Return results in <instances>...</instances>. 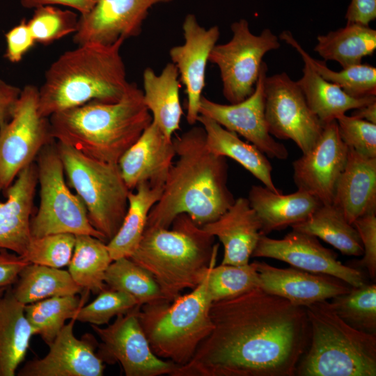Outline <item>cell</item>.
<instances>
[{"label": "cell", "instance_id": "6da1fadb", "mask_svg": "<svg viewBox=\"0 0 376 376\" xmlns=\"http://www.w3.org/2000/svg\"><path fill=\"white\" fill-rule=\"evenodd\" d=\"M213 328L171 376H293L306 351L304 307L260 288L212 303Z\"/></svg>", "mask_w": 376, "mask_h": 376}, {"label": "cell", "instance_id": "7a4b0ae2", "mask_svg": "<svg viewBox=\"0 0 376 376\" xmlns=\"http://www.w3.org/2000/svg\"><path fill=\"white\" fill-rule=\"evenodd\" d=\"M172 140L178 160L170 169L146 227L169 228L181 214L189 215L201 227L218 219L235 200L228 187L226 158L207 148L201 125L194 126Z\"/></svg>", "mask_w": 376, "mask_h": 376}, {"label": "cell", "instance_id": "3957f363", "mask_svg": "<svg viewBox=\"0 0 376 376\" xmlns=\"http://www.w3.org/2000/svg\"><path fill=\"white\" fill-rule=\"evenodd\" d=\"M49 119L55 141L95 159L116 164L152 120L143 91L135 83L129 84L116 102L91 101Z\"/></svg>", "mask_w": 376, "mask_h": 376}, {"label": "cell", "instance_id": "277c9868", "mask_svg": "<svg viewBox=\"0 0 376 376\" xmlns=\"http://www.w3.org/2000/svg\"><path fill=\"white\" fill-rule=\"evenodd\" d=\"M124 40L86 42L63 53L47 70L38 88L40 113L49 118L91 101L120 100L130 84L120 53Z\"/></svg>", "mask_w": 376, "mask_h": 376}, {"label": "cell", "instance_id": "5b68a950", "mask_svg": "<svg viewBox=\"0 0 376 376\" xmlns=\"http://www.w3.org/2000/svg\"><path fill=\"white\" fill-rule=\"evenodd\" d=\"M171 227H146L130 257L153 276L168 302L203 280L219 247L215 237L186 214L178 215Z\"/></svg>", "mask_w": 376, "mask_h": 376}, {"label": "cell", "instance_id": "8992f818", "mask_svg": "<svg viewBox=\"0 0 376 376\" xmlns=\"http://www.w3.org/2000/svg\"><path fill=\"white\" fill-rule=\"evenodd\" d=\"M304 308L310 327L309 347L295 375H376V334L350 327L335 313L327 300Z\"/></svg>", "mask_w": 376, "mask_h": 376}, {"label": "cell", "instance_id": "52a82bcc", "mask_svg": "<svg viewBox=\"0 0 376 376\" xmlns=\"http://www.w3.org/2000/svg\"><path fill=\"white\" fill-rule=\"evenodd\" d=\"M212 303L206 273L190 292L173 301L141 306L139 322L153 353L178 366L187 363L213 328Z\"/></svg>", "mask_w": 376, "mask_h": 376}, {"label": "cell", "instance_id": "ba28073f", "mask_svg": "<svg viewBox=\"0 0 376 376\" xmlns=\"http://www.w3.org/2000/svg\"><path fill=\"white\" fill-rule=\"evenodd\" d=\"M56 144L68 186L83 202L91 224L108 243L121 226L130 191L118 164L95 159L56 141Z\"/></svg>", "mask_w": 376, "mask_h": 376}, {"label": "cell", "instance_id": "9c48e42d", "mask_svg": "<svg viewBox=\"0 0 376 376\" xmlns=\"http://www.w3.org/2000/svg\"><path fill=\"white\" fill-rule=\"evenodd\" d=\"M36 164L40 187V203L30 221L31 237L49 234L88 235L107 243L91 224L86 209L77 194L69 189L56 141L45 146Z\"/></svg>", "mask_w": 376, "mask_h": 376}, {"label": "cell", "instance_id": "30bf717a", "mask_svg": "<svg viewBox=\"0 0 376 376\" xmlns=\"http://www.w3.org/2000/svg\"><path fill=\"white\" fill-rule=\"evenodd\" d=\"M49 118L39 112V89L21 90L11 118L0 124V191L3 193L40 150L54 142Z\"/></svg>", "mask_w": 376, "mask_h": 376}, {"label": "cell", "instance_id": "8fae6325", "mask_svg": "<svg viewBox=\"0 0 376 376\" xmlns=\"http://www.w3.org/2000/svg\"><path fill=\"white\" fill-rule=\"evenodd\" d=\"M230 29L231 39L214 45L209 62L219 70L224 97L235 104L253 93L264 56L279 49L281 43L269 29H265L259 35L253 34L245 19L233 22Z\"/></svg>", "mask_w": 376, "mask_h": 376}, {"label": "cell", "instance_id": "7c38bea8", "mask_svg": "<svg viewBox=\"0 0 376 376\" xmlns=\"http://www.w3.org/2000/svg\"><path fill=\"white\" fill-rule=\"evenodd\" d=\"M265 115L272 136L293 141L302 154L308 152L320 139L322 123L310 109L298 86L285 72L265 79Z\"/></svg>", "mask_w": 376, "mask_h": 376}, {"label": "cell", "instance_id": "4fadbf2b", "mask_svg": "<svg viewBox=\"0 0 376 376\" xmlns=\"http://www.w3.org/2000/svg\"><path fill=\"white\" fill-rule=\"evenodd\" d=\"M140 308L116 316L105 328L91 324L100 339L97 354L104 363H119L126 376H171L178 366L153 353L139 322Z\"/></svg>", "mask_w": 376, "mask_h": 376}, {"label": "cell", "instance_id": "5bb4252c", "mask_svg": "<svg viewBox=\"0 0 376 376\" xmlns=\"http://www.w3.org/2000/svg\"><path fill=\"white\" fill-rule=\"evenodd\" d=\"M267 65L263 61L253 93L235 104H223L201 96L199 115L210 118L226 130L245 138L265 155L286 159L288 151L270 134L265 115V79Z\"/></svg>", "mask_w": 376, "mask_h": 376}, {"label": "cell", "instance_id": "9a60e30c", "mask_svg": "<svg viewBox=\"0 0 376 376\" xmlns=\"http://www.w3.org/2000/svg\"><path fill=\"white\" fill-rule=\"evenodd\" d=\"M252 257L276 259L309 272L332 276L352 287L365 283L359 270L342 264L337 254L323 246L318 237L292 229L279 240L262 235Z\"/></svg>", "mask_w": 376, "mask_h": 376}, {"label": "cell", "instance_id": "2e32d148", "mask_svg": "<svg viewBox=\"0 0 376 376\" xmlns=\"http://www.w3.org/2000/svg\"><path fill=\"white\" fill-rule=\"evenodd\" d=\"M347 152L348 147L340 136L336 120L324 124L315 146L292 162L293 179L297 189L310 194L322 204H331Z\"/></svg>", "mask_w": 376, "mask_h": 376}, {"label": "cell", "instance_id": "e0dca14e", "mask_svg": "<svg viewBox=\"0 0 376 376\" xmlns=\"http://www.w3.org/2000/svg\"><path fill=\"white\" fill-rule=\"evenodd\" d=\"M173 0H97L87 13L80 15L73 42L81 45L114 43L138 36L149 10L158 3Z\"/></svg>", "mask_w": 376, "mask_h": 376}, {"label": "cell", "instance_id": "ac0fdd59", "mask_svg": "<svg viewBox=\"0 0 376 376\" xmlns=\"http://www.w3.org/2000/svg\"><path fill=\"white\" fill-rule=\"evenodd\" d=\"M184 44L169 50L171 62L178 69L187 94V122L194 125L199 116V104L205 86V72L210 54L217 44L218 26H201L194 14H187L182 23Z\"/></svg>", "mask_w": 376, "mask_h": 376}, {"label": "cell", "instance_id": "d6986e66", "mask_svg": "<svg viewBox=\"0 0 376 376\" xmlns=\"http://www.w3.org/2000/svg\"><path fill=\"white\" fill-rule=\"evenodd\" d=\"M75 321L72 318L64 325L43 358L26 362L17 375L102 376L105 366L96 352L98 342L91 334L77 338L73 331Z\"/></svg>", "mask_w": 376, "mask_h": 376}, {"label": "cell", "instance_id": "ffe728a7", "mask_svg": "<svg viewBox=\"0 0 376 376\" xmlns=\"http://www.w3.org/2000/svg\"><path fill=\"white\" fill-rule=\"evenodd\" d=\"M252 263L258 273L260 288L302 307L346 293L352 288L341 279L327 274L292 266L277 268L264 262Z\"/></svg>", "mask_w": 376, "mask_h": 376}, {"label": "cell", "instance_id": "44dd1931", "mask_svg": "<svg viewBox=\"0 0 376 376\" xmlns=\"http://www.w3.org/2000/svg\"><path fill=\"white\" fill-rule=\"evenodd\" d=\"M175 155L173 140L152 121L118 165L127 188L133 191L142 182L164 185Z\"/></svg>", "mask_w": 376, "mask_h": 376}, {"label": "cell", "instance_id": "7402d4cb", "mask_svg": "<svg viewBox=\"0 0 376 376\" xmlns=\"http://www.w3.org/2000/svg\"><path fill=\"white\" fill-rule=\"evenodd\" d=\"M38 185L36 162L20 171L3 193L6 198L0 202V247L23 256L31 235L30 221Z\"/></svg>", "mask_w": 376, "mask_h": 376}, {"label": "cell", "instance_id": "603a6c76", "mask_svg": "<svg viewBox=\"0 0 376 376\" xmlns=\"http://www.w3.org/2000/svg\"><path fill=\"white\" fill-rule=\"evenodd\" d=\"M201 228L224 246L222 265H246L261 234L259 220L247 198L240 197L218 219Z\"/></svg>", "mask_w": 376, "mask_h": 376}, {"label": "cell", "instance_id": "cb8c5ba5", "mask_svg": "<svg viewBox=\"0 0 376 376\" xmlns=\"http://www.w3.org/2000/svg\"><path fill=\"white\" fill-rule=\"evenodd\" d=\"M332 204L352 224L366 214L376 212V157H366L348 147Z\"/></svg>", "mask_w": 376, "mask_h": 376}, {"label": "cell", "instance_id": "d4e9b609", "mask_svg": "<svg viewBox=\"0 0 376 376\" xmlns=\"http://www.w3.org/2000/svg\"><path fill=\"white\" fill-rule=\"evenodd\" d=\"M247 199L259 220L261 234L265 235L305 220L322 205L302 190L285 195L260 185L251 187Z\"/></svg>", "mask_w": 376, "mask_h": 376}, {"label": "cell", "instance_id": "484cf974", "mask_svg": "<svg viewBox=\"0 0 376 376\" xmlns=\"http://www.w3.org/2000/svg\"><path fill=\"white\" fill-rule=\"evenodd\" d=\"M178 77V69L172 62L167 63L159 75L151 68H146L143 73L144 103L152 115V121L169 139L180 129L183 115Z\"/></svg>", "mask_w": 376, "mask_h": 376}, {"label": "cell", "instance_id": "4316f807", "mask_svg": "<svg viewBox=\"0 0 376 376\" xmlns=\"http://www.w3.org/2000/svg\"><path fill=\"white\" fill-rule=\"evenodd\" d=\"M205 133L207 148L213 154L233 159L274 192L281 191L272 180V165L266 155L252 143L242 141L214 120L199 115L197 119Z\"/></svg>", "mask_w": 376, "mask_h": 376}, {"label": "cell", "instance_id": "83f0119b", "mask_svg": "<svg viewBox=\"0 0 376 376\" xmlns=\"http://www.w3.org/2000/svg\"><path fill=\"white\" fill-rule=\"evenodd\" d=\"M24 306L8 286L0 299V376L15 375L26 357L33 332Z\"/></svg>", "mask_w": 376, "mask_h": 376}, {"label": "cell", "instance_id": "f1b7e54d", "mask_svg": "<svg viewBox=\"0 0 376 376\" xmlns=\"http://www.w3.org/2000/svg\"><path fill=\"white\" fill-rule=\"evenodd\" d=\"M302 77L296 81L311 111L323 125L336 120L351 109L376 101V96L354 97L322 77L304 61Z\"/></svg>", "mask_w": 376, "mask_h": 376}, {"label": "cell", "instance_id": "f546056e", "mask_svg": "<svg viewBox=\"0 0 376 376\" xmlns=\"http://www.w3.org/2000/svg\"><path fill=\"white\" fill-rule=\"evenodd\" d=\"M164 185L139 184L128 194V207L116 235L107 243L113 260L130 258L139 245L145 230L149 212L159 201Z\"/></svg>", "mask_w": 376, "mask_h": 376}, {"label": "cell", "instance_id": "4dcf8cb0", "mask_svg": "<svg viewBox=\"0 0 376 376\" xmlns=\"http://www.w3.org/2000/svg\"><path fill=\"white\" fill-rule=\"evenodd\" d=\"M375 49L376 30L353 22L318 36L314 47L324 61H336L343 68L361 63L363 58L372 55Z\"/></svg>", "mask_w": 376, "mask_h": 376}, {"label": "cell", "instance_id": "1f68e13d", "mask_svg": "<svg viewBox=\"0 0 376 376\" xmlns=\"http://www.w3.org/2000/svg\"><path fill=\"white\" fill-rule=\"evenodd\" d=\"M290 227L322 239L344 255L360 256L363 254L357 229L332 203L322 204L307 219Z\"/></svg>", "mask_w": 376, "mask_h": 376}, {"label": "cell", "instance_id": "d6a6232c", "mask_svg": "<svg viewBox=\"0 0 376 376\" xmlns=\"http://www.w3.org/2000/svg\"><path fill=\"white\" fill-rule=\"evenodd\" d=\"M13 285L14 297L24 305L52 297L77 295L83 290L68 271L33 263L19 272Z\"/></svg>", "mask_w": 376, "mask_h": 376}, {"label": "cell", "instance_id": "836d02e7", "mask_svg": "<svg viewBox=\"0 0 376 376\" xmlns=\"http://www.w3.org/2000/svg\"><path fill=\"white\" fill-rule=\"evenodd\" d=\"M75 237L68 272L83 290L98 294L107 288L104 276L113 261L107 243L88 235H77Z\"/></svg>", "mask_w": 376, "mask_h": 376}, {"label": "cell", "instance_id": "e575fe53", "mask_svg": "<svg viewBox=\"0 0 376 376\" xmlns=\"http://www.w3.org/2000/svg\"><path fill=\"white\" fill-rule=\"evenodd\" d=\"M279 38L292 47L303 61L310 64L322 77L336 84L348 95L354 97L376 96L375 67L360 63L334 71L327 67L324 62L311 56L290 31H283Z\"/></svg>", "mask_w": 376, "mask_h": 376}, {"label": "cell", "instance_id": "d590c367", "mask_svg": "<svg viewBox=\"0 0 376 376\" xmlns=\"http://www.w3.org/2000/svg\"><path fill=\"white\" fill-rule=\"evenodd\" d=\"M84 302L85 298L72 295L49 297L25 305V315L33 335L40 336L49 346L66 320L75 318Z\"/></svg>", "mask_w": 376, "mask_h": 376}, {"label": "cell", "instance_id": "8d00e7d4", "mask_svg": "<svg viewBox=\"0 0 376 376\" xmlns=\"http://www.w3.org/2000/svg\"><path fill=\"white\" fill-rule=\"evenodd\" d=\"M104 282L110 289L130 295L140 306L166 301L153 276L130 258L113 260L106 271Z\"/></svg>", "mask_w": 376, "mask_h": 376}, {"label": "cell", "instance_id": "74e56055", "mask_svg": "<svg viewBox=\"0 0 376 376\" xmlns=\"http://www.w3.org/2000/svg\"><path fill=\"white\" fill-rule=\"evenodd\" d=\"M329 301L335 313L350 327L376 334V285L363 283Z\"/></svg>", "mask_w": 376, "mask_h": 376}, {"label": "cell", "instance_id": "f35d334b", "mask_svg": "<svg viewBox=\"0 0 376 376\" xmlns=\"http://www.w3.org/2000/svg\"><path fill=\"white\" fill-rule=\"evenodd\" d=\"M258 287L253 263L246 265L213 263L207 272V290L212 302L233 297Z\"/></svg>", "mask_w": 376, "mask_h": 376}, {"label": "cell", "instance_id": "ab89813d", "mask_svg": "<svg viewBox=\"0 0 376 376\" xmlns=\"http://www.w3.org/2000/svg\"><path fill=\"white\" fill-rule=\"evenodd\" d=\"M78 19V15L72 10L42 6L35 8L27 24L36 42L46 45L74 33Z\"/></svg>", "mask_w": 376, "mask_h": 376}, {"label": "cell", "instance_id": "60d3db41", "mask_svg": "<svg viewBox=\"0 0 376 376\" xmlns=\"http://www.w3.org/2000/svg\"><path fill=\"white\" fill-rule=\"evenodd\" d=\"M75 235L71 233L31 237L25 254L29 263L61 268L68 265L75 247Z\"/></svg>", "mask_w": 376, "mask_h": 376}, {"label": "cell", "instance_id": "b9f144b4", "mask_svg": "<svg viewBox=\"0 0 376 376\" xmlns=\"http://www.w3.org/2000/svg\"><path fill=\"white\" fill-rule=\"evenodd\" d=\"M138 305L130 295L107 288L100 292L92 302L83 305L75 318L81 322L100 326L108 324L112 318L125 314Z\"/></svg>", "mask_w": 376, "mask_h": 376}, {"label": "cell", "instance_id": "7bdbcfd3", "mask_svg": "<svg viewBox=\"0 0 376 376\" xmlns=\"http://www.w3.org/2000/svg\"><path fill=\"white\" fill-rule=\"evenodd\" d=\"M336 120L340 136L347 147L366 157H376V124L345 114Z\"/></svg>", "mask_w": 376, "mask_h": 376}, {"label": "cell", "instance_id": "ee69618b", "mask_svg": "<svg viewBox=\"0 0 376 376\" xmlns=\"http://www.w3.org/2000/svg\"><path fill=\"white\" fill-rule=\"evenodd\" d=\"M352 225L357 229L363 248L360 263L365 267L372 279L376 276V212L357 218Z\"/></svg>", "mask_w": 376, "mask_h": 376}, {"label": "cell", "instance_id": "f6af8a7d", "mask_svg": "<svg viewBox=\"0 0 376 376\" xmlns=\"http://www.w3.org/2000/svg\"><path fill=\"white\" fill-rule=\"evenodd\" d=\"M5 37L6 50L4 56L13 63L19 62L36 43L25 19L9 30Z\"/></svg>", "mask_w": 376, "mask_h": 376}, {"label": "cell", "instance_id": "bcb514c9", "mask_svg": "<svg viewBox=\"0 0 376 376\" xmlns=\"http://www.w3.org/2000/svg\"><path fill=\"white\" fill-rule=\"evenodd\" d=\"M28 264L22 256L0 247V286L13 285L19 272Z\"/></svg>", "mask_w": 376, "mask_h": 376}, {"label": "cell", "instance_id": "7dc6e473", "mask_svg": "<svg viewBox=\"0 0 376 376\" xmlns=\"http://www.w3.org/2000/svg\"><path fill=\"white\" fill-rule=\"evenodd\" d=\"M345 17L347 22L369 26L376 19V0H351Z\"/></svg>", "mask_w": 376, "mask_h": 376}, {"label": "cell", "instance_id": "c3c4849f", "mask_svg": "<svg viewBox=\"0 0 376 376\" xmlns=\"http://www.w3.org/2000/svg\"><path fill=\"white\" fill-rule=\"evenodd\" d=\"M21 90L0 79V124L11 118Z\"/></svg>", "mask_w": 376, "mask_h": 376}, {"label": "cell", "instance_id": "681fc988", "mask_svg": "<svg viewBox=\"0 0 376 376\" xmlns=\"http://www.w3.org/2000/svg\"><path fill=\"white\" fill-rule=\"evenodd\" d=\"M97 0H20L21 5L27 9L42 6L61 5L77 10L80 15L88 13Z\"/></svg>", "mask_w": 376, "mask_h": 376}, {"label": "cell", "instance_id": "f907efd6", "mask_svg": "<svg viewBox=\"0 0 376 376\" xmlns=\"http://www.w3.org/2000/svg\"><path fill=\"white\" fill-rule=\"evenodd\" d=\"M351 116L376 124V101L354 109Z\"/></svg>", "mask_w": 376, "mask_h": 376}, {"label": "cell", "instance_id": "816d5d0a", "mask_svg": "<svg viewBox=\"0 0 376 376\" xmlns=\"http://www.w3.org/2000/svg\"><path fill=\"white\" fill-rule=\"evenodd\" d=\"M8 287H1L0 286V299L2 297V296L3 295L6 288Z\"/></svg>", "mask_w": 376, "mask_h": 376}]
</instances>
